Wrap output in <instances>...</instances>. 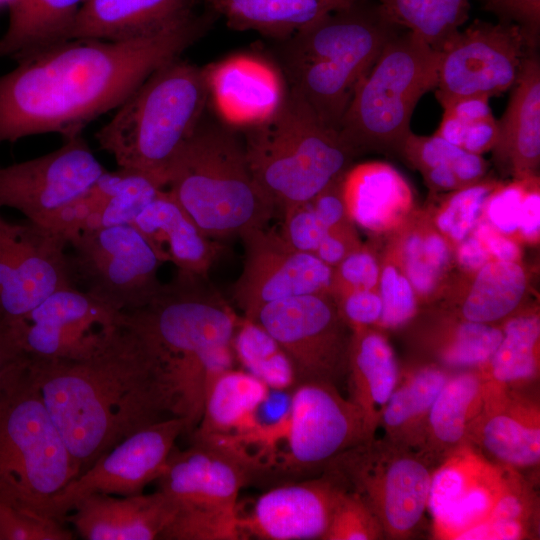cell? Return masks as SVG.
<instances>
[{
  "instance_id": "obj_1",
  "label": "cell",
  "mask_w": 540,
  "mask_h": 540,
  "mask_svg": "<svg viewBox=\"0 0 540 540\" xmlns=\"http://www.w3.org/2000/svg\"><path fill=\"white\" fill-rule=\"evenodd\" d=\"M212 15L195 12L126 41L73 39L18 60L0 76V143L42 133L64 140L81 135L203 36Z\"/></svg>"
},
{
  "instance_id": "obj_2",
  "label": "cell",
  "mask_w": 540,
  "mask_h": 540,
  "mask_svg": "<svg viewBox=\"0 0 540 540\" xmlns=\"http://www.w3.org/2000/svg\"><path fill=\"white\" fill-rule=\"evenodd\" d=\"M28 370L80 473L128 436L172 416L155 360L123 315L89 355L30 357Z\"/></svg>"
},
{
  "instance_id": "obj_3",
  "label": "cell",
  "mask_w": 540,
  "mask_h": 540,
  "mask_svg": "<svg viewBox=\"0 0 540 540\" xmlns=\"http://www.w3.org/2000/svg\"><path fill=\"white\" fill-rule=\"evenodd\" d=\"M152 354L172 416L198 425L217 378L234 368L233 337L239 321L206 276L177 271L145 306L123 313Z\"/></svg>"
},
{
  "instance_id": "obj_4",
  "label": "cell",
  "mask_w": 540,
  "mask_h": 540,
  "mask_svg": "<svg viewBox=\"0 0 540 540\" xmlns=\"http://www.w3.org/2000/svg\"><path fill=\"white\" fill-rule=\"evenodd\" d=\"M401 30L376 0H355L276 41L278 71L288 90L339 131L357 86Z\"/></svg>"
},
{
  "instance_id": "obj_5",
  "label": "cell",
  "mask_w": 540,
  "mask_h": 540,
  "mask_svg": "<svg viewBox=\"0 0 540 540\" xmlns=\"http://www.w3.org/2000/svg\"><path fill=\"white\" fill-rule=\"evenodd\" d=\"M209 237L266 227L276 208L249 167L240 130L201 120L167 170V187Z\"/></svg>"
},
{
  "instance_id": "obj_6",
  "label": "cell",
  "mask_w": 540,
  "mask_h": 540,
  "mask_svg": "<svg viewBox=\"0 0 540 540\" xmlns=\"http://www.w3.org/2000/svg\"><path fill=\"white\" fill-rule=\"evenodd\" d=\"M251 172L282 213L342 177L356 154L286 88L276 109L240 130Z\"/></svg>"
},
{
  "instance_id": "obj_7",
  "label": "cell",
  "mask_w": 540,
  "mask_h": 540,
  "mask_svg": "<svg viewBox=\"0 0 540 540\" xmlns=\"http://www.w3.org/2000/svg\"><path fill=\"white\" fill-rule=\"evenodd\" d=\"M205 68L180 57L155 70L95 137L118 166L162 174L206 114Z\"/></svg>"
},
{
  "instance_id": "obj_8",
  "label": "cell",
  "mask_w": 540,
  "mask_h": 540,
  "mask_svg": "<svg viewBox=\"0 0 540 540\" xmlns=\"http://www.w3.org/2000/svg\"><path fill=\"white\" fill-rule=\"evenodd\" d=\"M79 473L27 368L0 393V504L46 516Z\"/></svg>"
},
{
  "instance_id": "obj_9",
  "label": "cell",
  "mask_w": 540,
  "mask_h": 540,
  "mask_svg": "<svg viewBox=\"0 0 540 540\" xmlns=\"http://www.w3.org/2000/svg\"><path fill=\"white\" fill-rule=\"evenodd\" d=\"M440 61L441 51L405 29L386 44L357 86L339 128L356 155L401 152L418 101L437 86Z\"/></svg>"
},
{
  "instance_id": "obj_10",
  "label": "cell",
  "mask_w": 540,
  "mask_h": 540,
  "mask_svg": "<svg viewBox=\"0 0 540 540\" xmlns=\"http://www.w3.org/2000/svg\"><path fill=\"white\" fill-rule=\"evenodd\" d=\"M436 467L420 452L374 436L337 455L324 470L366 504L385 539L404 540L423 526Z\"/></svg>"
},
{
  "instance_id": "obj_11",
  "label": "cell",
  "mask_w": 540,
  "mask_h": 540,
  "mask_svg": "<svg viewBox=\"0 0 540 540\" xmlns=\"http://www.w3.org/2000/svg\"><path fill=\"white\" fill-rule=\"evenodd\" d=\"M370 438L361 412L336 385L300 382L264 477L295 478L324 470L337 455Z\"/></svg>"
},
{
  "instance_id": "obj_12",
  "label": "cell",
  "mask_w": 540,
  "mask_h": 540,
  "mask_svg": "<svg viewBox=\"0 0 540 540\" xmlns=\"http://www.w3.org/2000/svg\"><path fill=\"white\" fill-rule=\"evenodd\" d=\"M68 246L73 285L121 313L145 306L162 286V262L132 224L83 231Z\"/></svg>"
},
{
  "instance_id": "obj_13",
  "label": "cell",
  "mask_w": 540,
  "mask_h": 540,
  "mask_svg": "<svg viewBox=\"0 0 540 540\" xmlns=\"http://www.w3.org/2000/svg\"><path fill=\"white\" fill-rule=\"evenodd\" d=\"M537 43L516 24L474 20L441 49L436 99L445 108L463 97L502 94L514 86Z\"/></svg>"
},
{
  "instance_id": "obj_14",
  "label": "cell",
  "mask_w": 540,
  "mask_h": 540,
  "mask_svg": "<svg viewBox=\"0 0 540 540\" xmlns=\"http://www.w3.org/2000/svg\"><path fill=\"white\" fill-rule=\"evenodd\" d=\"M259 323L290 359L297 384L329 382L346 376L352 329L341 317L331 293L300 295L263 306Z\"/></svg>"
},
{
  "instance_id": "obj_15",
  "label": "cell",
  "mask_w": 540,
  "mask_h": 540,
  "mask_svg": "<svg viewBox=\"0 0 540 540\" xmlns=\"http://www.w3.org/2000/svg\"><path fill=\"white\" fill-rule=\"evenodd\" d=\"M187 421L171 416L125 438L79 473L49 502L45 515L63 521L81 499L92 494L128 496L142 493L157 480Z\"/></svg>"
},
{
  "instance_id": "obj_16",
  "label": "cell",
  "mask_w": 540,
  "mask_h": 540,
  "mask_svg": "<svg viewBox=\"0 0 540 540\" xmlns=\"http://www.w3.org/2000/svg\"><path fill=\"white\" fill-rule=\"evenodd\" d=\"M123 313L74 285L59 289L10 321L30 357L74 359L89 355L120 326Z\"/></svg>"
},
{
  "instance_id": "obj_17",
  "label": "cell",
  "mask_w": 540,
  "mask_h": 540,
  "mask_svg": "<svg viewBox=\"0 0 540 540\" xmlns=\"http://www.w3.org/2000/svg\"><path fill=\"white\" fill-rule=\"evenodd\" d=\"M67 242L29 220L0 214V313L21 318L53 292L73 285Z\"/></svg>"
},
{
  "instance_id": "obj_18",
  "label": "cell",
  "mask_w": 540,
  "mask_h": 540,
  "mask_svg": "<svg viewBox=\"0 0 540 540\" xmlns=\"http://www.w3.org/2000/svg\"><path fill=\"white\" fill-rule=\"evenodd\" d=\"M244 263L233 297L245 318L253 320L265 305L287 298L330 293L333 268L315 254L292 247L276 230L242 234Z\"/></svg>"
},
{
  "instance_id": "obj_19",
  "label": "cell",
  "mask_w": 540,
  "mask_h": 540,
  "mask_svg": "<svg viewBox=\"0 0 540 540\" xmlns=\"http://www.w3.org/2000/svg\"><path fill=\"white\" fill-rule=\"evenodd\" d=\"M81 135L53 152L0 166V208L20 211L41 224L90 188L105 172Z\"/></svg>"
},
{
  "instance_id": "obj_20",
  "label": "cell",
  "mask_w": 540,
  "mask_h": 540,
  "mask_svg": "<svg viewBox=\"0 0 540 540\" xmlns=\"http://www.w3.org/2000/svg\"><path fill=\"white\" fill-rule=\"evenodd\" d=\"M482 405L470 422L467 443L489 461L517 471L540 462V408L528 388L487 382ZM523 473V472H522Z\"/></svg>"
},
{
  "instance_id": "obj_21",
  "label": "cell",
  "mask_w": 540,
  "mask_h": 540,
  "mask_svg": "<svg viewBox=\"0 0 540 540\" xmlns=\"http://www.w3.org/2000/svg\"><path fill=\"white\" fill-rule=\"evenodd\" d=\"M504 482V468L465 443L434 469L427 511L432 526L456 538L489 515Z\"/></svg>"
},
{
  "instance_id": "obj_22",
  "label": "cell",
  "mask_w": 540,
  "mask_h": 540,
  "mask_svg": "<svg viewBox=\"0 0 540 540\" xmlns=\"http://www.w3.org/2000/svg\"><path fill=\"white\" fill-rule=\"evenodd\" d=\"M344 485L327 470L315 479L284 482L238 512L242 539L323 540Z\"/></svg>"
},
{
  "instance_id": "obj_23",
  "label": "cell",
  "mask_w": 540,
  "mask_h": 540,
  "mask_svg": "<svg viewBox=\"0 0 540 540\" xmlns=\"http://www.w3.org/2000/svg\"><path fill=\"white\" fill-rule=\"evenodd\" d=\"M251 480L247 464L224 448L196 443L172 451L157 479L159 491L177 507L237 509L238 495Z\"/></svg>"
},
{
  "instance_id": "obj_24",
  "label": "cell",
  "mask_w": 540,
  "mask_h": 540,
  "mask_svg": "<svg viewBox=\"0 0 540 540\" xmlns=\"http://www.w3.org/2000/svg\"><path fill=\"white\" fill-rule=\"evenodd\" d=\"M269 392L245 370L225 371L206 396L201 419L193 430L194 442L224 448L246 461L265 433L266 424L259 421L258 412Z\"/></svg>"
},
{
  "instance_id": "obj_25",
  "label": "cell",
  "mask_w": 540,
  "mask_h": 540,
  "mask_svg": "<svg viewBox=\"0 0 540 540\" xmlns=\"http://www.w3.org/2000/svg\"><path fill=\"white\" fill-rule=\"evenodd\" d=\"M204 68L209 103L239 130L271 114L286 91L280 72L255 57L237 55Z\"/></svg>"
},
{
  "instance_id": "obj_26",
  "label": "cell",
  "mask_w": 540,
  "mask_h": 540,
  "mask_svg": "<svg viewBox=\"0 0 540 540\" xmlns=\"http://www.w3.org/2000/svg\"><path fill=\"white\" fill-rule=\"evenodd\" d=\"M177 510L161 491L117 496L92 494L78 501L64 519L86 540L159 539Z\"/></svg>"
},
{
  "instance_id": "obj_27",
  "label": "cell",
  "mask_w": 540,
  "mask_h": 540,
  "mask_svg": "<svg viewBox=\"0 0 540 540\" xmlns=\"http://www.w3.org/2000/svg\"><path fill=\"white\" fill-rule=\"evenodd\" d=\"M132 225L144 236L162 263L177 271L206 276L219 255V245L206 235L165 188Z\"/></svg>"
},
{
  "instance_id": "obj_28",
  "label": "cell",
  "mask_w": 540,
  "mask_h": 540,
  "mask_svg": "<svg viewBox=\"0 0 540 540\" xmlns=\"http://www.w3.org/2000/svg\"><path fill=\"white\" fill-rule=\"evenodd\" d=\"M492 151L515 179L536 175L540 161V61L532 51L522 64Z\"/></svg>"
},
{
  "instance_id": "obj_29",
  "label": "cell",
  "mask_w": 540,
  "mask_h": 540,
  "mask_svg": "<svg viewBox=\"0 0 540 540\" xmlns=\"http://www.w3.org/2000/svg\"><path fill=\"white\" fill-rule=\"evenodd\" d=\"M198 1L85 0L71 40L126 41L150 35L195 13Z\"/></svg>"
},
{
  "instance_id": "obj_30",
  "label": "cell",
  "mask_w": 540,
  "mask_h": 540,
  "mask_svg": "<svg viewBox=\"0 0 540 540\" xmlns=\"http://www.w3.org/2000/svg\"><path fill=\"white\" fill-rule=\"evenodd\" d=\"M342 196L352 223L375 234L399 226L413 205L406 179L379 161L350 167L342 180Z\"/></svg>"
},
{
  "instance_id": "obj_31",
  "label": "cell",
  "mask_w": 540,
  "mask_h": 540,
  "mask_svg": "<svg viewBox=\"0 0 540 540\" xmlns=\"http://www.w3.org/2000/svg\"><path fill=\"white\" fill-rule=\"evenodd\" d=\"M400 375L393 348L381 330L375 327L352 329L345 376L348 399L361 412L372 437Z\"/></svg>"
},
{
  "instance_id": "obj_32",
  "label": "cell",
  "mask_w": 540,
  "mask_h": 540,
  "mask_svg": "<svg viewBox=\"0 0 540 540\" xmlns=\"http://www.w3.org/2000/svg\"><path fill=\"white\" fill-rule=\"evenodd\" d=\"M485 381L480 369L450 374L429 410L417 451L438 466L467 443V430L482 405Z\"/></svg>"
},
{
  "instance_id": "obj_33",
  "label": "cell",
  "mask_w": 540,
  "mask_h": 540,
  "mask_svg": "<svg viewBox=\"0 0 540 540\" xmlns=\"http://www.w3.org/2000/svg\"><path fill=\"white\" fill-rule=\"evenodd\" d=\"M226 25L285 40L323 16L355 0H199Z\"/></svg>"
},
{
  "instance_id": "obj_34",
  "label": "cell",
  "mask_w": 540,
  "mask_h": 540,
  "mask_svg": "<svg viewBox=\"0 0 540 540\" xmlns=\"http://www.w3.org/2000/svg\"><path fill=\"white\" fill-rule=\"evenodd\" d=\"M85 0H12L0 58L20 60L71 40L77 14Z\"/></svg>"
},
{
  "instance_id": "obj_35",
  "label": "cell",
  "mask_w": 540,
  "mask_h": 540,
  "mask_svg": "<svg viewBox=\"0 0 540 540\" xmlns=\"http://www.w3.org/2000/svg\"><path fill=\"white\" fill-rule=\"evenodd\" d=\"M452 372L429 362L401 371L381 415L384 437L417 451L431 405Z\"/></svg>"
},
{
  "instance_id": "obj_36",
  "label": "cell",
  "mask_w": 540,
  "mask_h": 540,
  "mask_svg": "<svg viewBox=\"0 0 540 540\" xmlns=\"http://www.w3.org/2000/svg\"><path fill=\"white\" fill-rule=\"evenodd\" d=\"M502 329L496 324L445 316L419 334V346L434 363L449 371L480 369L498 347Z\"/></svg>"
},
{
  "instance_id": "obj_37",
  "label": "cell",
  "mask_w": 540,
  "mask_h": 540,
  "mask_svg": "<svg viewBox=\"0 0 540 540\" xmlns=\"http://www.w3.org/2000/svg\"><path fill=\"white\" fill-rule=\"evenodd\" d=\"M456 316L471 322L496 324L513 315L528 287V276L518 261L492 259L474 273Z\"/></svg>"
},
{
  "instance_id": "obj_38",
  "label": "cell",
  "mask_w": 540,
  "mask_h": 540,
  "mask_svg": "<svg viewBox=\"0 0 540 540\" xmlns=\"http://www.w3.org/2000/svg\"><path fill=\"white\" fill-rule=\"evenodd\" d=\"M501 329L500 343L480 371L487 382L496 386L528 388L539 377V314L514 313Z\"/></svg>"
},
{
  "instance_id": "obj_39",
  "label": "cell",
  "mask_w": 540,
  "mask_h": 540,
  "mask_svg": "<svg viewBox=\"0 0 540 540\" xmlns=\"http://www.w3.org/2000/svg\"><path fill=\"white\" fill-rule=\"evenodd\" d=\"M388 19L435 50L468 20L470 0H376Z\"/></svg>"
},
{
  "instance_id": "obj_40",
  "label": "cell",
  "mask_w": 540,
  "mask_h": 540,
  "mask_svg": "<svg viewBox=\"0 0 540 540\" xmlns=\"http://www.w3.org/2000/svg\"><path fill=\"white\" fill-rule=\"evenodd\" d=\"M235 359L244 370L270 390L285 391L297 385L294 367L278 342L256 321L239 318L234 337Z\"/></svg>"
},
{
  "instance_id": "obj_41",
  "label": "cell",
  "mask_w": 540,
  "mask_h": 540,
  "mask_svg": "<svg viewBox=\"0 0 540 540\" xmlns=\"http://www.w3.org/2000/svg\"><path fill=\"white\" fill-rule=\"evenodd\" d=\"M400 153L420 172L439 165L451 167L464 186L484 179L488 169L481 155L469 153L435 133L420 136L411 132Z\"/></svg>"
},
{
  "instance_id": "obj_42",
  "label": "cell",
  "mask_w": 540,
  "mask_h": 540,
  "mask_svg": "<svg viewBox=\"0 0 540 540\" xmlns=\"http://www.w3.org/2000/svg\"><path fill=\"white\" fill-rule=\"evenodd\" d=\"M164 540H239L237 509L177 507L161 533Z\"/></svg>"
},
{
  "instance_id": "obj_43",
  "label": "cell",
  "mask_w": 540,
  "mask_h": 540,
  "mask_svg": "<svg viewBox=\"0 0 540 540\" xmlns=\"http://www.w3.org/2000/svg\"><path fill=\"white\" fill-rule=\"evenodd\" d=\"M498 183L484 178L451 191L435 217L438 231L454 243L464 240L482 216L485 201Z\"/></svg>"
},
{
  "instance_id": "obj_44",
  "label": "cell",
  "mask_w": 540,
  "mask_h": 540,
  "mask_svg": "<svg viewBox=\"0 0 540 540\" xmlns=\"http://www.w3.org/2000/svg\"><path fill=\"white\" fill-rule=\"evenodd\" d=\"M378 288L382 314L375 328L394 330L407 326L418 312V296L404 273L394 263L385 264Z\"/></svg>"
},
{
  "instance_id": "obj_45",
  "label": "cell",
  "mask_w": 540,
  "mask_h": 540,
  "mask_svg": "<svg viewBox=\"0 0 540 540\" xmlns=\"http://www.w3.org/2000/svg\"><path fill=\"white\" fill-rule=\"evenodd\" d=\"M383 530L366 504L344 488L333 508L323 540H379Z\"/></svg>"
},
{
  "instance_id": "obj_46",
  "label": "cell",
  "mask_w": 540,
  "mask_h": 540,
  "mask_svg": "<svg viewBox=\"0 0 540 540\" xmlns=\"http://www.w3.org/2000/svg\"><path fill=\"white\" fill-rule=\"evenodd\" d=\"M61 521L0 504V540H71Z\"/></svg>"
},
{
  "instance_id": "obj_47",
  "label": "cell",
  "mask_w": 540,
  "mask_h": 540,
  "mask_svg": "<svg viewBox=\"0 0 540 540\" xmlns=\"http://www.w3.org/2000/svg\"><path fill=\"white\" fill-rule=\"evenodd\" d=\"M533 176L498 183L486 199L482 216L500 233L509 237L517 233L522 201Z\"/></svg>"
},
{
  "instance_id": "obj_48",
  "label": "cell",
  "mask_w": 540,
  "mask_h": 540,
  "mask_svg": "<svg viewBox=\"0 0 540 540\" xmlns=\"http://www.w3.org/2000/svg\"><path fill=\"white\" fill-rule=\"evenodd\" d=\"M380 271L375 255L360 246L333 268L330 293L338 297L353 290H376Z\"/></svg>"
},
{
  "instance_id": "obj_49",
  "label": "cell",
  "mask_w": 540,
  "mask_h": 540,
  "mask_svg": "<svg viewBox=\"0 0 540 540\" xmlns=\"http://www.w3.org/2000/svg\"><path fill=\"white\" fill-rule=\"evenodd\" d=\"M400 270L407 277L418 297H430L440 284V276L428 263L423 251L422 231L405 233L398 246Z\"/></svg>"
},
{
  "instance_id": "obj_50",
  "label": "cell",
  "mask_w": 540,
  "mask_h": 540,
  "mask_svg": "<svg viewBox=\"0 0 540 540\" xmlns=\"http://www.w3.org/2000/svg\"><path fill=\"white\" fill-rule=\"evenodd\" d=\"M283 224L279 231L294 248L313 253L329 229L315 211L310 200L290 207L283 212Z\"/></svg>"
},
{
  "instance_id": "obj_51",
  "label": "cell",
  "mask_w": 540,
  "mask_h": 540,
  "mask_svg": "<svg viewBox=\"0 0 540 540\" xmlns=\"http://www.w3.org/2000/svg\"><path fill=\"white\" fill-rule=\"evenodd\" d=\"M334 299L341 317L351 329L377 326L382 301L376 290H353Z\"/></svg>"
},
{
  "instance_id": "obj_52",
  "label": "cell",
  "mask_w": 540,
  "mask_h": 540,
  "mask_svg": "<svg viewBox=\"0 0 540 540\" xmlns=\"http://www.w3.org/2000/svg\"><path fill=\"white\" fill-rule=\"evenodd\" d=\"M486 11L499 22L513 23L538 40L540 31V0H482Z\"/></svg>"
},
{
  "instance_id": "obj_53",
  "label": "cell",
  "mask_w": 540,
  "mask_h": 540,
  "mask_svg": "<svg viewBox=\"0 0 540 540\" xmlns=\"http://www.w3.org/2000/svg\"><path fill=\"white\" fill-rule=\"evenodd\" d=\"M30 356L17 342L10 321L0 313V393L28 368Z\"/></svg>"
},
{
  "instance_id": "obj_54",
  "label": "cell",
  "mask_w": 540,
  "mask_h": 540,
  "mask_svg": "<svg viewBox=\"0 0 540 540\" xmlns=\"http://www.w3.org/2000/svg\"><path fill=\"white\" fill-rule=\"evenodd\" d=\"M358 247L360 244L354 224L348 222L329 230L314 254L325 264L334 268Z\"/></svg>"
},
{
  "instance_id": "obj_55",
  "label": "cell",
  "mask_w": 540,
  "mask_h": 540,
  "mask_svg": "<svg viewBox=\"0 0 540 540\" xmlns=\"http://www.w3.org/2000/svg\"><path fill=\"white\" fill-rule=\"evenodd\" d=\"M471 234L483 242L492 259L508 262L520 259L521 252L517 242L497 231L483 216L477 221Z\"/></svg>"
},
{
  "instance_id": "obj_56",
  "label": "cell",
  "mask_w": 540,
  "mask_h": 540,
  "mask_svg": "<svg viewBox=\"0 0 540 540\" xmlns=\"http://www.w3.org/2000/svg\"><path fill=\"white\" fill-rule=\"evenodd\" d=\"M520 237L528 242H536L540 233V193L537 176H533L525 192L518 224Z\"/></svg>"
},
{
  "instance_id": "obj_57",
  "label": "cell",
  "mask_w": 540,
  "mask_h": 540,
  "mask_svg": "<svg viewBox=\"0 0 540 540\" xmlns=\"http://www.w3.org/2000/svg\"><path fill=\"white\" fill-rule=\"evenodd\" d=\"M498 132V120L493 115L466 123L461 148L469 153L482 155L493 149Z\"/></svg>"
},
{
  "instance_id": "obj_58",
  "label": "cell",
  "mask_w": 540,
  "mask_h": 540,
  "mask_svg": "<svg viewBox=\"0 0 540 540\" xmlns=\"http://www.w3.org/2000/svg\"><path fill=\"white\" fill-rule=\"evenodd\" d=\"M423 251L428 263L442 276L451 261L449 240L439 231L422 230Z\"/></svg>"
},
{
  "instance_id": "obj_59",
  "label": "cell",
  "mask_w": 540,
  "mask_h": 540,
  "mask_svg": "<svg viewBox=\"0 0 540 540\" xmlns=\"http://www.w3.org/2000/svg\"><path fill=\"white\" fill-rule=\"evenodd\" d=\"M456 260L463 271L475 273L492 258L483 242L470 233L458 243Z\"/></svg>"
},
{
  "instance_id": "obj_60",
  "label": "cell",
  "mask_w": 540,
  "mask_h": 540,
  "mask_svg": "<svg viewBox=\"0 0 540 540\" xmlns=\"http://www.w3.org/2000/svg\"><path fill=\"white\" fill-rule=\"evenodd\" d=\"M465 123L492 116L489 98L485 96H468L455 100L443 108Z\"/></svg>"
},
{
  "instance_id": "obj_61",
  "label": "cell",
  "mask_w": 540,
  "mask_h": 540,
  "mask_svg": "<svg viewBox=\"0 0 540 540\" xmlns=\"http://www.w3.org/2000/svg\"><path fill=\"white\" fill-rule=\"evenodd\" d=\"M12 0H0V6L3 5V4H8L11 2Z\"/></svg>"
}]
</instances>
